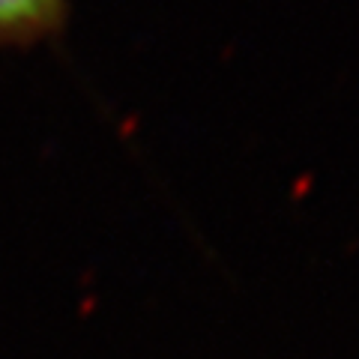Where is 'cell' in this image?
Segmentation results:
<instances>
[{
    "instance_id": "1",
    "label": "cell",
    "mask_w": 359,
    "mask_h": 359,
    "mask_svg": "<svg viewBox=\"0 0 359 359\" xmlns=\"http://www.w3.org/2000/svg\"><path fill=\"white\" fill-rule=\"evenodd\" d=\"M69 0H0V48H33L60 36Z\"/></svg>"
}]
</instances>
